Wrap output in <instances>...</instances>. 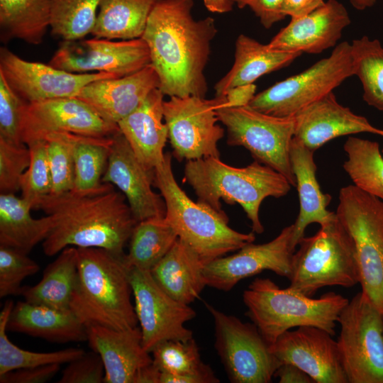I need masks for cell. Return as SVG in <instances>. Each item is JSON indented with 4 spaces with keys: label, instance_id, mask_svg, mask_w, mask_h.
<instances>
[{
    "label": "cell",
    "instance_id": "obj_1",
    "mask_svg": "<svg viewBox=\"0 0 383 383\" xmlns=\"http://www.w3.org/2000/svg\"><path fill=\"white\" fill-rule=\"evenodd\" d=\"M193 7L194 0H160L141 37L165 96L205 97L208 90L204 70L218 30L212 17L196 20Z\"/></svg>",
    "mask_w": 383,
    "mask_h": 383
},
{
    "label": "cell",
    "instance_id": "obj_2",
    "mask_svg": "<svg viewBox=\"0 0 383 383\" xmlns=\"http://www.w3.org/2000/svg\"><path fill=\"white\" fill-rule=\"evenodd\" d=\"M121 191L111 184L96 194L81 195L72 191L49 194L38 199L33 209L53 220L42 247L52 257L67 247L99 248L124 257V248L138 223Z\"/></svg>",
    "mask_w": 383,
    "mask_h": 383
},
{
    "label": "cell",
    "instance_id": "obj_3",
    "mask_svg": "<svg viewBox=\"0 0 383 383\" xmlns=\"http://www.w3.org/2000/svg\"><path fill=\"white\" fill-rule=\"evenodd\" d=\"M78 267L70 310L86 326L131 330L138 323L124 257L99 248H77Z\"/></svg>",
    "mask_w": 383,
    "mask_h": 383
},
{
    "label": "cell",
    "instance_id": "obj_4",
    "mask_svg": "<svg viewBox=\"0 0 383 383\" xmlns=\"http://www.w3.org/2000/svg\"><path fill=\"white\" fill-rule=\"evenodd\" d=\"M184 173L198 201L219 211H223L221 200L238 204L255 233L264 231L259 216L263 200L282 197L292 187L282 174L255 160L244 167L230 166L214 157L187 160Z\"/></svg>",
    "mask_w": 383,
    "mask_h": 383
},
{
    "label": "cell",
    "instance_id": "obj_5",
    "mask_svg": "<svg viewBox=\"0 0 383 383\" xmlns=\"http://www.w3.org/2000/svg\"><path fill=\"white\" fill-rule=\"evenodd\" d=\"M153 186L165 201V219L178 238L198 255L204 265L255 241L254 232L244 233L231 228L223 211L194 201L187 195L175 179L169 152L154 170Z\"/></svg>",
    "mask_w": 383,
    "mask_h": 383
},
{
    "label": "cell",
    "instance_id": "obj_6",
    "mask_svg": "<svg viewBox=\"0 0 383 383\" xmlns=\"http://www.w3.org/2000/svg\"><path fill=\"white\" fill-rule=\"evenodd\" d=\"M243 300L245 315L270 345L283 333L299 326H315L333 336L349 301L333 292L314 299L289 287L282 289L269 278L255 279L243 292Z\"/></svg>",
    "mask_w": 383,
    "mask_h": 383
},
{
    "label": "cell",
    "instance_id": "obj_7",
    "mask_svg": "<svg viewBox=\"0 0 383 383\" xmlns=\"http://www.w3.org/2000/svg\"><path fill=\"white\" fill-rule=\"evenodd\" d=\"M298 245L289 279L292 289L313 297L325 287L350 288L359 284L355 246L337 218L315 235L304 236Z\"/></svg>",
    "mask_w": 383,
    "mask_h": 383
},
{
    "label": "cell",
    "instance_id": "obj_8",
    "mask_svg": "<svg viewBox=\"0 0 383 383\" xmlns=\"http://www.w3.org/2000/svg\"><path fill=\"white\" fill-rule=\"evenodd\" d=\"M335 213L355 246L361 292L383 315V201L348 185Z\"/></svg>",
    "mask_w": 383,
    "mask_h": 383
},
{
    "label": "cell",
    "instance_id": "obj_9",
    "mask_svg": "<svg viewBox=\"0 0 383 383\" xmlns=\"http://www.w3.org/2000/svg\"><path fill=\"white\" fill-rule=\"evenodd\" d=\"M353 76L350 43L338 44L331 55L301 73L255 95L248 106L279 117L294 116Z\"/></svg>",
    "mask_w": 383,
    "mask_h": 383
},
{
    "label": "cell",
    "instance_id": "obj_10",
    "mask_svg": "<svg viewBox=\"0 0 383 383\" xmlns=\"http://www.w3.org/2000/svg\"><path fill=\"white\" fill-rule=\"evenodd\" d=\"M216 114L226 128L229 145L245 148L255 161L277 171L296 187L289 154L294 135V116H275L250 106H221Z\"/></svg>",
    "mask_w": 383,
    "mask_h": 383
},
{
    "label": "cell",
    "instance_id": "obj_11",
    "mask_svg": "<svg viewBox=\"0 0 383 383\" xmlns=\"http://www.w3.org/2000/svg\"><path fill=\"white\" fill-rule=\"evenodd\" d=\"M337 339L348 383H383V315L362 292L342 310Z\"/></svg>",
    "mask_w": 383,
    "mask_h": 383
},
{
    "label": "cell",
    "instance_id": "obj_12",
    "mask_svg": "<svg viewBox=\"0 0 383 383\" xmlns=\"http://www.w3.org/2000/svg\"><path fill=\"white\" fill-rule=\"evenodd\" d=\"M214 323V348L233 383H269L281 365L252 323L205 304Z\"/></svg>",
    "mask_w": 383,
    "mask_h": 383
},
{
    "label": "cell",
    "instance_id": "obj_13",
    "mask_svg": "<svg viewBox=\"0 0 383 383\" xmlns=\"http://www.w3.org/2000/svg\"><path fill=\"white\" fill-rule=\"evenodd\" d=\"M225 96H172L163 102L164 120L172 155L178 161L220 157L218 142L224 136L216 109L225 106Z\"/></svg>",
    "mask_w": 383,
    "mask_h": 383
},
{
    "label": "cell",
    "instance_id": "obj_14",
    "mask_svg": "<svg viewBox=\"0 0 383 383\" xmlns=\"http://www.w3.org/2000/svg\"><path fill=\"white\" fill-rule=\"evenodd\" d=\"M128 268L145 350L150 353L163 341L192 338V331L184 323L196 316V311L189 304L175 300L164 292L150 271Z\"/></svg>",
    "mask_w": 383,
    "mask_h": 383
},
{
    "label": "cell",
    "instance_id": "obj_15",
    "mask_svg": "<svg viewBox=\"0 0 383 383\" xmlns=\"http://www.w3.org/2000/svg\"><path fill=\"white\" fill-rule=\"evenodd\" d=\"M49 64L72 73L107 72L121 77L139 71L151 61L142 38L116 40L94 37L63 40Z\"/></svg>",
    "mask_w": 383,
    "mask_h": 383
},
{
    "label": "cell",
    "instance_id": "obj_16",
    "mask_svg": "<svg viewBox=\"0 0 383 383\" xmlns=\"http://www.w3.org/2000/svg\"><path fill=\"white\" fill-rule=\"evenodd\" d=\"M119 131L76 96L25 103L22 111L21 138L26 145L54 133L111 137Z\"/></svg>",
    "mask_w": 383,
    "mask_h": 383
},
{
    "label": "cell",
    "instance_id": "obj_17",
    "mask_svg": "<svg viewBox=\"0 0 383 383\" xmlns=\"http://www.w3.org/2000/svg\"><path fill=\"white\" fill-rule=\"evenodd\" d=\"M293 224L284 228L271 241L249 243L233 255L216 258L204 265L206 286L218 290H231L240 280L270 270L288 279L292 270Z\"/></svg>",
    "mask_w": 383,
    "mask_h": 383
},
{
    "label": "cell",
    "instance_id": "obj_18",
    "mask_svg": "<svg viewBox=\"0 0 383 383\" xmlns=\"http://www.w3.org/2000/svg\"><path fill=\"white\" fill-rule=\"evenodd\" d=\"M0 73L26 103L75 97L94 81L118 77L107 72H69L50 64L27 61L6 48L0 49Z\"/></svg>",
    "mask_w": 383,
    "mask_h": 383
},
{
    "label": "cell",
    "instance_id": "obj_19",
    "mask_svg": "<svg viewBox=\"0 0 383 383\" xmlns=\"http://www.w3.org/2000/svg\"><path fill=\"white\" fill-rule=\"evenodd\" d=\"M332 337L315 326H299L283 333L270 348L281 364L297 366L314 383H348L337 341Z\"/></svg>",
    "mask_w": 383,
    "mask_h": 383
},
{
    "label": "cell",
    "instance_id": "obj_20",
    "mask_svg": "<svg viewBox=\"0 0 383 383\" xmlns=\"http://www.w3.org/2000/svg\"><path fill=\"white\" fill-rule=\"evenodd\" d=\"M153 177L154 172L142 165L121 131L114 134L101 181L123 194L137 222L165 216V201L152 188Z\"/></svg>",
    "mask_w": 383,
    "mask_h": 383
},
{
    "label": "cell",
    "instance_id": "obj_21",
    "mask_svg": "<svg viewBox=\"0 0 383 383\" xmlns=\"http://www.w3.org/2000/svg\"><path fill=\"white\" fill-rule=\"evenodd\" d=\"M350 23L344 5L338 0H328L309 14L291 18L267 45L273 50L320 54L337 45Z\"/></svg>",
    "mask_w": 383,
    "mask_h": 383
},
{
    "label": "cell",
    "instance_id": "obj_22",
    "mask_svg": "<svg viewBox=\"0 0 383 383\" xmlns=\"http://www.w3.org/2000/svg\"><path fill=\"white\" fill-rule=\"evenodd\" d=\"M294 118V137L313 152L340 136L370 133L383 137L382 129L339 104L333 91L302 109Z\"/></svg>",
    "mask_w": 383,
    "mask_h": 383
},
{
    "label": "cell",
    "instance_id": "obj_23",
    "mask_svg": "<svg viewBox=\"0 0 383 383\" xmlns=\"http://www.w3.org/2000/svg\"><path fill=\"white\" fill-rule=\"evenodd\" d=\"M159 87V76L150 64L124 77L94 81L76 97L91 106L108 122L118 125Z\"/></svg>",
    "mask_w": 383,
    "mask_h": 383
},
{
    "label": "cell",
    "instance_id": "obj_24",
    "mask_svg": "<svg viewBox=\"0 0 383 383\" xmlns=\"http://www.w3.org/2000/svg\"><path fill=\"white\" fill-rule=\"evenodd\" d=\"M87 333L90 348L103 362L105 383H134L139 371L152 362L143 348L140 327L119 331L91 325Z\"/></svg>",
    "mask_w": 383,
    "mask_h": 383
},
{
    "label": "cell",
    "instance_id": "obj_25",
    "mask_svg": "<svg viewBox=\"0 0 383 383\" xmlns=\"http://www.w3.org/2000/svg\"><path fill=\"white\" fill-rule=\"evenodd\" d=\"M164 96L159 88L155 89L118 123L135 156L150 172L164 160V148L168 139L163 115Z\"/></svg>",
    "mask_w": 383,
    "mask_h": 383
},
{
    "label": "cell",
    "instance_id": "obj_26",
    "mask_svg": "<svg viewBox=\"0 0 383 383\" xmlns=\"http://www.w3.org/2000/svg\"><path fill=\"white\" fill-rule=\"evenodd\" d=\"M313 153L301 140L293 138L290 145V161L299 200V212L293 224L292 238V246L294 250L304 237L309 224L317 223L321 226L337 218L335 212L327 209L331 196L323 193L320 188Z\"/></svg>",
    "mask_w": 383,
    "mask_h": 383
},
{
    "label": "cell",
    "instance_id": "obj_27",
    "mask_svg": "<svg viewBox=\"0 0 383 383\" xmlns=\"http://www.w3.org/2000/svg\"><path fill=\"white\" fill-rule=\"evenodd\" d=\"M7 331L66 343L87 340V326L71 310L18 301L10 313Z\"/></svg>",
    "mask_w": 383,
    "mask_h": 383
},
{
    "label": "cell",
    "instance_id": "obj_28",
    "mask_svg": "<svg viewBox=\"0 0 383 383\" xmlns=\"http://www.w3.org/2000/svg\"><path fill=\"white\" fill-rule=\"evenodd\" d=\"M302 53L273 50L245 34L235 43L231 69L214 86L215 96H225L231 88L249 84L260 77L289 65Z\"/></svg>",
    "mask_w": 383,
    "mask_h": 383
},
{
    "label": "cell",
    "instance_id": "obj_29",
    "mask_svg": "<svg viewBox=\"0 0 383 383\" xmlns=\"http://www.w3.org/2000/svg\"><path fill=\"white\" fill-rule=\"evenodd\" d=\"M204 264L179 238L166 255L150 271L159 287L175 300L186 304L195 301L206 286Z\"/></svg>",
    "mask_w": 383,
    "mask_h": 383
},
{
    "label": "cell",
    "instance_id": "obj_30",
    "mask_svg": "<svg viewBox=\"0 0 383 383\" xmlns=\"http://www.w3.org/2000/svg\"><path fill=\"white\" fill-rule=\"evenodd\" d=\"M32 204L13 193L0 194V245L26 253L43 242L53 226L49 215L39 218L30 214Z\"/></svg>",
    "mask_w": 383,
    "mask_h": 383
},
{
    "label": "cell",
    "instance_id": "obj_31",
    "mask_svg": "<svg viewBox=\"0 0 383 383\" xmlns=\"http://www.w3.org/2000/svg\"><path fill=\"white\" fill-rule=\"evenodd\" d=\"M77 267V248H65L45 267L39 282L33 286H23L21 296L24 301L31 304L59 310H70Z\"/></svg>",
    "mask_w": 383,
    "mask_h": 383
},
{
    "label": "cell",
    "instance_id": "obj_32",
    "mask_svg": "<svg viewBox=\"0 0 383 383\" xmlns=\"http://www.w3.org/2000/svg\"><path fill=\"white\" fill-rule=\"evenodd\" d=\"M160 0H101L94 37L110 40L141 38L148 18Z\"/></svg>",
    "mask_w": 383,
    "mask_h": 383
},
{
    "label": "cell",
    "instance_id": "obj_33",
    "mask_svg": "<svg viewBox=\"0 0 383 383\" xmlns=\"http://www.w3.org/2000/svg\"><path fill=\"white\" fill-rule=\"evenodd\" d=\"M51 0H0L1 39L39 45L50 22Z\"/></svg>",
    "mask_w": 383,
    "mask_h": 383
},
{
    "label": "cell",
    "instance_id": "obj_34",
    "mask_svg": "<svg viewBox=\"0 0 383 383\" xmlns=\"http://www.w3.org/2000/svg\"><path fill=\"white\" fill-rule=\"evenodd\" d=\"M178 239L175 231L164 217L139 221L129 239L124 260L128 267L151 271Z\"/></svg>",
    "mask_w": 383,
    "mask_h": 383
},
{
    "label": "cell",
    "instance_id": "obj_35",
    "mask_svg": "<svg viewBox=\"0 0 383 383\" xmlns=\"http://www.w3.org/2000/svg\"><path fill=\"white\" fill-rule=\"evenodd\" d=\"M74 161L73 192L87 195L101 192L111 184L103 183L110 154L111 137H91L70 133Z\"/></svg>",
    "mask_w": 383,
    "mask_h": 383
},
{
    "label": "cell",
    "instance_id": "obj_36",
    "mask_svg": "<svg viewBox=\"0 0 383 383\" xmlns=\"http://www.w3.org/2000/svg\"><path fill=\"white\" fill-rule=\"evenodd\" d=\"M343 169L360 189L383 201V157L378 143L350 136Z\"/></svg>",
    "mask_w": 383,
    "mask_h": 383
},
{
    "label": "cell",
    "instance_id": "obj_37",
    "mask_svg": "<svg viewBox=\"0 0 383 383\" xmlns=\"http://www.w3.org/2000/svg\"><path fill=\"white\" fill-rule=\"evenodd\" d=\"M13 305L11 300L6 301L0 312V374L22 368L69 363L85 353L84 350L74 348L33 352L13 344L6 335L7 322Z\"/></svg>",
    "mask_w": 383,
    "mask_h": 383
},
{
    "label": "cell",
    "instance_id": "obj_38",
    "mask_svg": "<svg viewBox=\"0 0 383 383\" xmlns=\"http://www.w3.org/2000/svg\"><path fill=\"white\" fill-rule=\"evenodd\" d=\"M353 75L360 79L363 99L370 106L383 111V47L367 36L350 43Z\"/></svg>",
    "mask_w": 383,
    "mask_h": 383
},
{
    "label": "cell",
    "instance_id": "obj_39",
    "mask_svg": "<svg viewBox=\"0 0 383 383\" xmlns=\"http://www.w3.org/2000/svg\"><path fill=\"white\" fill-rule=\"evenodd\" d=\"M101 0H51L50 28L53 35L65 41L91 34Z\"/></svg>",
    "mask_w": 383,
    "mask_h": 383
},
{
    "label": "cell",
    "instance_id": "obj_40",
    "mask_svg": "<svg viewBox=\"0 0 383 383\" xmlns=\"http://www.w3.org/2000/svg\"><path fill=\"white\" fill-rule=\"evenodd\" d=\"M43 140L51 174L50 194L72 191L74 186L75 172L70 133H54Z\"/></svg>",
    "mask_w": 383,
    "mask_h": 383
},
{
    "label": "cell",
    "instance_id": "obj_41",
    "mask_svg": "<svg viewBox=\"0 0 383 383\" xmlns=\"http://www.w3.org/2000/svg\"><path fill=\"white\" fill-rule=\"evenodd\" d=\"M150 353L153 363L159 370L172 375H183L194 372L204 364L193 338L187 340L163 341L156 345Z\"/></svg>",
    "mask_w": 383,
    "mask_h": 383
},
{
    "label": "cell",
    "instance_id": "obj_42",
    "mask_svg": "<svg viewBox=\"0 0 383 383\" xmlns=\"http://www.w3.org/2000/svg\"><path fill=\"white\" fill-rule=\"evenodd\" d=\"M39 270L28 253L0 245V297L21 295L23 281Z\"/></svg>",
    "mask_w": 383,
    "mask_h": 383
},
{
    "label": "cell",
    "instance_id": "obj_43",
    "mask_svg": "<svg viewBox=\"0 0 383 383\" xmlns=\"http://www.w3.org/2000/svg\"><path fill=\"white\" fill-rule=\"evenodd\" d=\"M30 164L21 181V196L33 207L40 198L51 193L52 181L45 141L40 140L27 145Z\"/></svg>",
    "mask_w": 383,
    "mask_h": 383
},
{
    "label": "cell",
    "instance_id": "obj_44",
    "mask_svg": "<svg viewBox=\"0 0 383 383\" xmlns=\"http://www.w3.org/2000/svg\"><path fill=\"white\" fill-rule=\"evenodd\" d=\"M30 150L0 138V192L16 194L21 189L23 174L30 164Z\"/></svg>",
    "mask_w": 383,
    "mask_h": 383
},
{
    "label": "cell",
    "instance_id": "obj_45",
    "mask_svg": "<svg viewBox=\"0 0 383 383\" xmlns=\"http://www.w3.org/2000/svg\"><path fill=\"white\" fill-rule=\"evenodd\" d=\"M25 103L0 73V138L24 144L21 138V123Z\"/></svg>",
    "mask_w": 383,
    "mask_h": 383
},
{
    "label": "cell",
    "instance_id": "obj_46",
    "mask_svg": "<svg viewBox=\"0 0 383 383\" xmlns=\"http://www.w3.org/2000/svg\"><path fill=\"white\" fill-rule=\"evenodd\" d=\"M59 383H101L104 379V367L101 357L94 351L85 353L67 363Z\"/></svg>",
    "mask_w": 383,
    "mask_h": 383
},
{
    "label": "cell",
    "instance_id": "obj_47",
    "mask_svg": "<svg viewBox=\"0 0 383 383\" xmlns=\"http://www.w3.org/2000/svg\"><path fill=\"white\" fill-rule=\"evenodd\" d=\"M60 370L57 364L14 370L0 374V382L44 383L51 380Z\"/></svg>",
    "mask_w": 383,
    "mask_h": 383
},
{
    "label": "cell",
    "instance_id": "obj_48",
    "mask_svg": "<svg viewBox=\"0 0 383 383\" xmlns=\"http://www.w3.org/2000/svg\"><path fill=\"white\" fill-rule=\"evenodd\" d=\"M239 9L248 7L265 28L286 17L282 13L283 0H233Z\"/></svg>",
    "mask_w": 383,
    "mask_h": 383
},
{
    "label": "cell",
    "instance_id": "obj_49",
    "mask_svg": "<svg viewBox=\"0 0 383 383\" xmlns=\"http://www.w3.org/2000/svg\"><path fill=\"white\" fill-rule=\"evenodd\" d=\"M209 365L204 364L197 370L183 375H172L161 372L160 383H218Z\"/></svg>",
    "mask_w": 383,
    "mask_h": 383
},
{
    "label": "cell",
    "instance_id": "obj_50",
    "mask_svg": "<svg viewBox=\"0 0 383 383\" xmlns=\"http://www.w3.org/2000/svg\"><path fill=\"white\" fill-rule=\"evenodd\" d=\"M324 0H283L282 13L296 18L309 14L325 4Z\"/></svg>",
    "mask_w": 383,
    "mask_h": 383
},
{
    "label": "cell",
    "instance_id": "obj_51",
    "mask_svg": "<svg viewBox=\"0 0 383 383\" xmlns=\"http://www.w3.org/2000/svg\"><path fill=\"white\" fill-rule=\"evenodd\" d=\"M257 87L255 84L239 85L231 88L225 94L226 107H240L248 106L256 94Z\"/></svg>",
    "mask_w": 383,
    "mask_h": 383
},
{
    "label": "cell",
    "instance_id": "obj_52",
    "mask_svg": "<svg viewBox=\"0 0 383 383\" xmlns=\"http://www.w3.org/2000/svg\"><path fill=\"white\" fill-rule=\"evenodd\" d=\"M274 377L279 378V383H314L309 374L291 363H282Z\"/></svg>",
    "mask_w": 383,
    "mask_h": 383
},
{
    "label": "cell",
    "instance_id": "obj_53",
    "mask_svg": "<svg viewBox=\"0 0 383 383\" xmlns=\"http://www.w3.org/2000/svg\"><path fill=\"white\" fill-rule=\"evenodd\" d=\"M160 375L161 371L152 362L139 371L134 383H160Z\"/></svg>",
    "mask_w": 383,
    "mask_h": 383
},
{
    "label": "cell",
    "instance_id": "obj_54",
    "mask_svg": "<svg viewBox=\"0 0 383 383\" xmlns=\"http://www.w3.org/2000/svg\"><path fill=\"white\" fill-rule=\"evenodd\" d=\"M203 2L208 11L216 13H228L235 5L233 0H203Z\"/></svg>",
    "mask_w": 383,
    "mask_h": 383
},
{
    "label": "cell",
    "instance_id": "obj_55",
    "mask_svg": "<svg viewBox=\"0 0 383 383\" xmlns=\"http://www.w3.org/2000/svg\"><path fill=\"white\" fill-rule=\"evenodd\" d=\"M377 0H350L353 6L357 10H365L372 7Z\"/></svg>",
    "mask_w": 383,
    "mask_h": 383
},
{
    "label": "cell",
    "instance_id": "obj_56",
    "mask_svg": "<svg viewBox=\"0 0 383 383\" xmlns=\"http://www.w3.org/2000/svg\"><path fill=\"white\" fill-rule=\"evenodd\" d=\"M382 152H383V149H382Z\"/></svg>",
    "mask_w": 383,
    "mask_h": 383
}]
</instances>
